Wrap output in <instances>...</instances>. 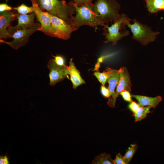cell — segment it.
Returning <instances> with one entry per match:
<instances>
[{"label": "cell", "mask_w": 164, "mask_h": 164, "mask_svg": "<svg viewBox=\"0 0 164 164\" xmlns=\"http://www.w3.org/2000/svg\"><path fill=\"white\" fill-rule=\"evenodd\" d=\"M43 11L60 19L70 25V19L76 13L74 2L64 0H36Z\"/></svg>", "instance_id": "1"}, {"label": "cell", "mask_w": 164, "mask_h": 164, "mask_svg": "<svg viewBox=\"0 0 164 164\" xmlns=\"http://www.w3.org/2000/svg\"><path fill=\"white\" fill-rule=\"evenodd\" d=\"M120 4L115 0H96L92 9L97 18L105 24L114 22L120 18Z\"/></svg>", "instance_id": "2"}, {"label": "cell", "mask_w": 164, "mask_h": 164, "mask_svg": "<svg viewBox=\"0 0 164 164\" xmlns=\"http://www.w3.org/2000/svg\"><path fill=\"white\" fill-rule=\"evenodd\" d=\"M92 5L91 3L78 6L74 3L76 15L71 17L70 25L76 30L84 25L95 27L105 24L96 17L92 11Z\"/></svg>", "instance_id": "3"}, {"label": "cell", "mask_w": 164, "mask_h": 164, "mask_svg": "<svg viewBox=\"0 0 164 164\" xmlns=\"http://www.w3.org/2000/svg\"><path fill=\"white\" fill-rule=\"evenodd\" d=\"M130 21V19L126 15L122 14L120 18L110 26L105 24L103 27L104 29L106 31L103 34L105 36L106 40L104 43L111 42L113 45H115L119 40L129 35V32L128 31L125 30L122 31V30L125 28L126 23Z\"/></svg>", "instance_id": "4"}, {"label": "cell", "mask_w": 164, "mask_h": 164, "mask_svg": "<svg viewBox=\"0 0 164 164\" xmlns=\"http://www.w3.org/2000/svg\"><path fill=\"white\" fill-rule=\"evenodd\" d=\"M133 24L129 22L126 25L131 30L133 34L132 38L143 46L147 45L149 43L154 41L159 32H154L149 26L143 24L134 19Z\"/></svg>", "instance_id": "5"}, {"label": "cell", "mask_w": 164, "mask_h": 164, "mask_svg": "<svg viewBox=\"0 0 164 164\" xmlns=\"http://www.w3.org/2000/svg\"><path fill=\"white\" fill-rule=\"evenodd\" d=\"M40 27V23L36 22L31 28L18 30L15 32L11 36L13 38L12 41L8 42L0 39V42L6 44L14 50H17L28 43L31 36L36 31L38 30Z\"/></svg>", "instance_id": "6"}, {"label": "cell", "mask_w": 164, "mask_h": 164, "mask_svg": "<svg viewBox=\"0 0 164 164\" xmlns=\"http://www.w3.org/2000/svg\"><path fill=\"white\" fill-rule=\"evenodd\" d=\"M120 75L119 83L115 91L108 100L107 104L110 107L114 108L116 101L120 92L123 90L131 91L132 84L130 77L127 68L125 67L120 68L118 70Z\"/></svg>", "instance_id": "7"}, {"label": "cell", "mask_w": 164, "mask_h": 164, "mask_svg": "<svg viewBox=\"0 0 164 164\" xmlns=\"http://www.w3.org/2000/svg\"><path fill=\"white\" fill-rule=\"evenodd\" d=\"M30 0L32 4L36 17L41 25L38 31L47 35L56 37L55 32L50 17L40 9L36 0Z\"/></svg>", "instance_id": "8"}, {"label": "cell", "mask_w": 164, "mask_h": 164, "mask_svg": "<svg viewBox=\"0 0 164 164\" xmlns=\"http://www.w3.org/2000/svg\"><path fill=\"white\" fill-rule=\"evenodd\" d=\"M50 18L55 32L56 37L64 40L69 39L72 32L76 30L62 19L44 12Z\"/></svg>", "instance_id": "9"}, {"label": "cell", "mask_w": 164, "mask_h": 164, "mask_svg": "<svg viewBox=\"0 0 164 164\" xmlns=\"http://www.w3.org/2000/svg\"><path fill=\"white\" fill-rule=\"evenodd\" d=\"M50 73L49 84L54 86L57 83L63 81L69 75V67L59 66L57 64L53 58L50 60L47 64Z\"/></svg>", "instance_id": "10"}, {"label": "cell", "mask_w": 164, "mask_h": 164, "mask_svg": "<svg viewBox=\"0 0 164 164\" xmlns=\"http://www.w3.org/2000/svg\"><path fill=\"white\" fill-rule=\"evenodd\" d=\"M17 13V24L15 26H10L8 28V32L12 35L16 31L29 29L35 24V18L36 17L34 12L29 15L21 14Z\"/></svg>", "instance_id": "11"}, {"label": "cell", "mask_w": 164, "mask_h": 164, "mask_svg": "<svg viewBox=\"0 0 164 164\" xmlns=\"http://www.w3.org/2000/svg\"><path fill=\"white\" fill-rule=\"evenodd\" d=\"M17 19L16 11H5L0 14V38L6 39L10 38L12 35L9 34L7 28L11 23Z\"/></svg>", "instance_id": "12"}, {"label": "cell", "mask_w": 164, "mask_h": 164, "mask_svg": "<svg viewBox=\"0 0 164 164\" xmlns=\"http://www.w3.org/2000/svg\"><path fill=\"white\" fill-rule=\"evenodd\" d=\"M107 76V82L108 84V88L109 91V99L114 93V91L118 85L120 78L118 70L107 67L104 71Z\"/></svg>", "instance_id": "13"}, {"label": "cell", "mask_w": 164, "mask_h": 164, "mask_svg": "<svg viewBox=\"0 0 164 164\" xmlns=\"http://www.w3.org/2000/svg\"><path fill=\"white\" fill-rule=\"evenodd\" d=\"M73 58H71L69 63V75L72 84L73 88L75 89L79 86L85 84V82L81 77L79 71L77 69L73 62Z\"/></svg>", "instance_id": "14"}, {"label": "cell", "mask_w": 164, "mask_h": 164, "mask_svg": "<svg viewBox=\"0 0 164 164\" xmlns=\"http://www.w3.org/2000/svg\"><path fill=\"white\" fill-rule=\"evenodd\" d=\"M131 95L132 97L135 98L138 101V104L140 107L149 106L154 109L162 100L160 96L153 97L132 94H131Z\"/></svg>", "instance_id": "15"}, {"label": "cell", "mask_w": 164, "mask_h": 164, "mask_svg": "<svg viewBox=\"0 0 164 164\" xmlns=\"http://www.w3.org/2000/svg\"><path fill=\"white\" fill-rule=\"evenodd\" d=\"M146 3L148 9L151 13L164 9V0H146Z\"/></svg>", "instance_id": "16"}, {"label": "cell", "mask_w": 164, "mask_h": 164, "mask_svg": "<svg viewBox=\"0 0 164 164\" xmlns=\"http://www.w3.org/2000/svg\"><path fill=\"white\" fill-rule=\"evenodd\" d=\"M92 164H114L110 154L103 153L96 156L91 163Z\"/></svg>", "instance_id": "17"}, {"label": "cell", "mask_w": 164, "mask_h": 164, "mask_svg": "<svg viewBox=\"0 0 164 164\" xmlns=\"http://www.w3.org/2000/svg\"><path fill=\"white\" fill-rule=\"evenodd\" d=\"M151 107L149 106L140 107L133 114L135 122L140 121L146 117L147 114L150 112Z\"/></svg>", "instance_id": "18"}, {"label": "cell", "mask_w": 164, "mask_h": 164, "mask_svg": "<svg viewBox=\"0 0 164 164\" xmlns=\"http://www.w3.org/2000/svg\"><path fill=\"white\" fill-rule=\"evenodd\" d=\"M138 146L136 144L132 145L125 153L124 157L126 164H129L136 151Z\"/></svg>", "instance_id": "19"}, {"label": "cell", "mask_w": 164, "mask_h": 164, "mask_svg": "<svg viewBox=\"0 0 164 164\" xmlns=\"http://www.w3.org/2000/svg\"><path fill=\"white\" fill-rule=\"evenodd\" d=\"M13 9L21 14H26L34 12L32 6L29 7L23 3L17 7L13 8Z\"/></svg>", "instance_id": "20"}, {"label": "cell", "mask_w": 164, "mask_h": 164, "mask_svg": "<svg viewBox=\"0 0 164 164\" xmlns=\"http://www.w3.org/2000/svg\"><path fill=\"white\" fill-rule=\"evenodd\" d=\"M93 74L102 85H105L107 82V76L104 71L102 73L97 71L94 72Z\"/></svg>", "instance_id": "21"}, {"label": "cell", "mask_w": 164, "mask_h": 164, "mask_svg": "<svg viewBox=\"0 0 164 164\" xmlns=\"http://www.w3.org/2000/svg\"><path fill=\"white\" fill-rule=\"evenodd\" d=\"M53 56L54 61L57 64L62 66H66L64 59L62 56L57 55L56 56Z\"/></svg>", "instance_id": "22"}, {"label": "cell", "mask_w": 164, "mask_h": 164, "mask_svg": "<svg viewBox=\"0 0 164 164\" xmlns=\"http://www.w3.org/2000/svg\"><path fill=\"white\" fill-rule=\"evenodd\" d=\"M120 94L126 101L130 102L132 101L131 99L132 96L128 91L126 90H123L120 92Z\"/></svg>", "instance_id": "23"}, {"label": "cell", "mask_w": 164, "mask_h": 164, "mask_svg": "<svg viewBox=\"0 0 164 164\" xmlns=\"http://www.w3.org/2000/svg\"><path fill=\"white\" fill-rule=\"evenodd\" d=\"M113 161L114 164H126L124 156L120 153L116 155L115 158Z\"/></svg>", "instance_id": "24"}, {"label": "cell", "mask_w": 164, "mask_h": 164, "mask_svg": "<svg viewBox=\"0 0 164 164\" xmlns=\"http://www.w3.org/2000/svg\"><path fill=\"white\" fill-rule=\"evenodd\" d=\"M139 107L140 106L138 104L133 101L131 102L128 105V108L133 113L135 112Z\"/></svg>", "instance_id": "25"}, {"label": "cell", "mask_w": 164, "mask_h": 164, "mask_svg": "<svg viewBox=\"0 0 164 164\" xmlns=\"http://www.w3.org/2000/svg\"><path fill=\"white\" fill-rule=\"evenodd\" d=\"M12 9H13V8L6 3H1L0 4V12L5 11H11Z\"/></svg>", "instance_id": "26"}, {"label": "cell", "mask_w": 164, "mask_h": 164, "mask_svg": "<svg viewBox=\"0 0 164 164\" xmlns=\"http://www.w3.org/2000/svg\"><path fill=\"white\" fill-rule=\"evenodd\" d=\"M101 91L102 94L105 97H109V91L108 88L104 86L101 85Z\"/></svg>", "instance_id": "27"}, {"label": "cell", "mask_w": 164, "mask_h": 164, "mask_svg": "<svg viewBox=\"0 0 164 164\" xmlns=\"http://www.w3.org/2000/svg\"><path fill=\"white\" fill-rule=\"evenodd\" d=\"M93 0H73V2L77 5L80 6L91 3Z\"/></svg>", "instance_id": "28"}, {"label": "cell", "mask_w": 164, "mask_h": 164, "mask_svg": "<svg viewBox=\"0 0 164 164\" xmlns=\"http://www.w3.org/2000/svg\"><path fill=\"white\" fill-rule=\"evenodd\" d=\"M0 164H9V162L8 159L6 155L4 156H0Z\"/></svg>", "instance_id": "29"}]
</instances>
